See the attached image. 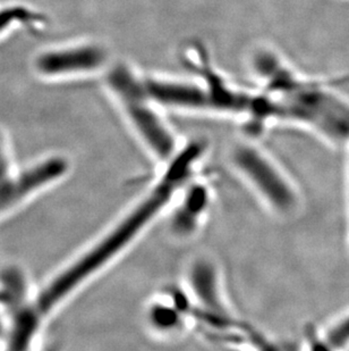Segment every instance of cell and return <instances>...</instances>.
<instances>
[{
	"mask_svg": "<svg viewBox=\"0 0 349 351\" xmlns=\"http://www.w3.org/2000/svg\"><path fill=\"white\" fill-rule=\"evenodd\" d=\"M205 152V143L198 140L188 143L181 149L178 148L168 159V169L155 190L99 240L57 271L31 297L27 308L40 324H46L50 317L131 245L169 202L174 189L190 176Z\"/></svg>",
	"mask_w": 349,
	"mask_h": 351,
	"instance_id": "1",
	"label": "cell"
},
{
	"mask_svg": "<svg viewBox=\"0 0 349 351\" xmlns=\"http://www.w3.org/2000/svg\"><path fill=\"white\" fill-rule=\"evenodd\" d=\"M254 77L270 99L274 123L307 130L331 145H348L349 98L333 81L304 75L277 49L259 60Z\"/></svg>",
	"mask_w": 349,
	"mask_h": 351,
	"instance_id": "2",
	"label": "cell"
},
{
	"mask_svg": "<svg viewBox=\"0 0 349 351\" xmlns=\"http://www.w3.org/2000/svg\"><path fill=\"white\" fill-rule=\"evenodd\" d=\"M107 84L142 145L151 155L167 162L177 152V138L167 112L150 93L145 74L129 64H116L109 70Z\"/></svg>",
	"mask_w": 349,
	"mask_h": 351,
	"instance_id": "3",
	"label": "cell"
},
{
	"mask_svg": "<svg viewBox=\"0 0 349 351\" xmlns=\"http://www.w3.org/2000/svg\"><path fill=\"white\" fill-rule=\"evenodd\" d=\"M70 164L63 157H49L20 172L0 179V219L27 205L66 176Z\"/></svg>",
	"mask_w": 349,
	"mask_h": 351,
	"instance_id": "4",
	"label": "cell"
},
{
	"mask_svg": "<svg viewBox=\"0 0 349 351\" xmlns=\"http://www.w3.org/2000/svg\"><path fill=\"white\" fill-rule=\"evenodd\" d=\"M231 162L274 208L280 212H288L293 208V188L276 164L260 148L252 143H238L231 150Z\"/></svg>",
	"mask_w": 349,
	"mask_h": 351,
	"instance_id": "5",
	"label": "cell"
},
{
	"mask_svg": "<svg viewBox=\"0 0 349 351\" xmlns=\"http://www.w3.org/2000/svg\"><path fill=\"white\" fill-rule=\"evenodd\" d=\"M148 90L166 112L212 115L210 93L201 77L170 74H145Z\"/></svg>",
	"mask_w": 349,
	"mask_h": 351,
	"instance_id": "6",
	"label": "cell"
},
{
	"mask_svg": "<svg viewBox=\"0 0 349 351\" xmlns=\"http://www.w3.org/2000/svg\"><path fill=\"white\" fill-rule=\"evenodd\" d=\"M108 60L107 50L96 43L50 51L39 57L38 70L46 75L86 73L99 70Z\"/></svg>",
	"mask_w": 349,
	"mask_h": 351,
	"instance_id": "7",
	"label": "cell"
},
{
	"mask_svg": "<svg viewBox=\"0 0 349 351\" xmlns=\"http://www.w3.org/2000/svg\"><path fill=\"white\" fill-rule=\"evenodd\" d=\"M191 282L195 293L201 299L203 304L211 308H220L217 278L214 269L208 263L201 262L195 264L191 272Z\"/></svg>",
	"mask_w": 349,
	"mask_h": 351,
	"instance_id": "8",
	"label": "cell"
},
{
	"mask_svg": "<svg viewBox=\"0 0 349 351\" xmlns=\"http://www.w3.org/2000/svg\"><path fill=\"white\" fill-rule=\"evenodd\" d=\"M0 281V309L8 312L27 298L24 285L20 276H15V272Z\"/></svg>",
	"mask_w": 349,
	"mask_h": 351,
	"instance_id": "9",
	"label": "cell"
},
{
	"mask_svg": "<svg viewBox=\"0 0 349 351\" xmlns=\"http://www.w3.org/2000/svg\"><path fill=\"white\" fill-rule=\"evenodd\" d=\"M326 343L335 351L343 350L349 345V317L338 323L328 333Z\"/></svg>",
	"mask_w": 349,
	"mask_h": 351,
	"instance_id": "10",
	"label": "cell"
},
{
	"mask_svg": "<svg viewBox=\"0 0 349 351\" xmlns=\"http://www.w3.org/2000/svg\"><path fill=\"white\" fill-rule=\"evenodd\" d=\"M31 16H34L31 12L22 10V8H8V10H0V31L6 29L7 21H23L31 19Z\"/></svg>",
	"mask_w": 349,
	"mask_h": 351,
	"instance_id": "11",
	"label": "cell"
},
{
	"mask_svg": "<svg viewBox=\"0 0 349 351\" xmlns=\"http://www.w3.org/2000/svg\"><path fill=\"white\" fill-rule=\"evenodd\" d=\"M8 173H10L8 159H7L6 154L3 152V148L0 147V179L7 176Z\"/></svg>",
	"mask_w": 349,
	"mask_h": 351,
	"instance_id": "12",
	"label": "cell"
}]
</instances>
